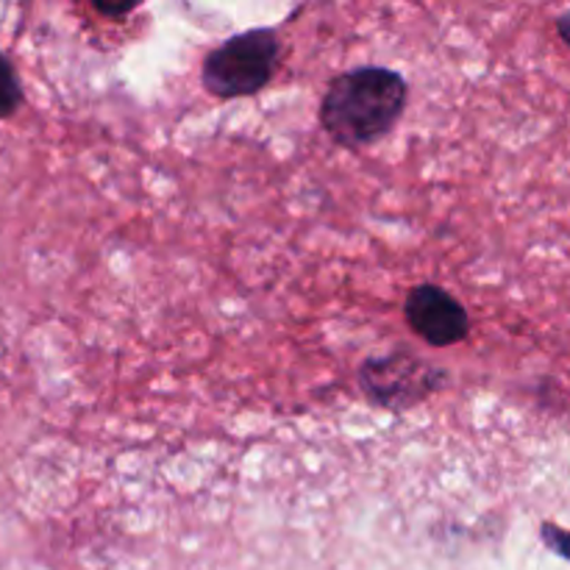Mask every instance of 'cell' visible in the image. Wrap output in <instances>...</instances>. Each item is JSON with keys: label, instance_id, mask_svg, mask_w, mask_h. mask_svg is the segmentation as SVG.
Masks as SVG:
<instances>
[{"label": "cell", "instance_id": "6da1fadb", "mask_svg": "<svg viewBox=\"0 0 570 570\" xmlns=\"http://www.w3.org/2000/svg\"><path fill=\"white\" fill-rule=\"evenodd\" d=\"M406 106V81L387 67L340 72L321 100V126L340 148H367L393 131Z\"/></svg>", "mask_w": 570, "mask_h": 570}, {"label": "cell", "instance_id": "8992f818", "mask_svg": "<svg viewBox=\"0 0 570 570\" xmlns=\"http://www.w3.org/2000/svg\"><path fill=\"white\" fill-rule=\"evenodd\" d=\"M540 538H543L546 549H551L554 554H560L562 560L570 562V532L568 529L554 527V523H543V527H540Z\"/></svg>", "mask_w": 570, "mask_h": 570}, {"label": "cell", "instance_id": "7a4b0ae2", "mask_svg": "<svg viewBox=\"0 0 570 570\" xmlns=\"http://www.w3.org/2000/svg\"><path fill=\"white\" fill-rule=\"evenodd\" d=\"M278 59H282L278 33L273 28H254L226 39L206 53L200 83L215 98H248L273 81Z\"/></svg>", "mask_w": 570, "mask_h": 570}, {"label": "cell", "instance_id": "5b68a950", "mask_svg": "<svg viewBox=\"0 0 570 570\" xmlns=\"http://www.w3.org/2000/svg\"><path fill=\"white\" fill-rule=\"evenodd\" d=\"M22 106V83L17 78L14 65L0 50V120H9Z\"/></svg>", "mask_w": 570, "mask_h": 570}, {"label": "cell", "instance_id": "277c9868", "mask_svg": "<svg viewBox=\"0 0 570 570\" xmlns=\"http://www.w3.org/2000/svg\"><path fill=\"white\" fill-rule=\"evenodd\" d=\"M406 323L423 343L434 348H449V345L462 343L471 332V317L465 306L438 284H417L406 295Z\"/></svg>", "mask_w": 570, "mask_h": 570}, {"label": "cell", "instance_id": "3957f363", "mask_svg": "<svg viewBox=\"0 0 570 570\" xmlns=\"http://www.w3.org/2000/svg\"><path fill=\"white\" fill-rule=\"evenodd\" d=\"M445 382V373L440 367L429 365L412 351L382 356V360H367L360 367V387L373 404L387 406V410H410L421 404L429 395L438 393Z\"/></svg>", "mask_w": 570, "mask_h": 570}, {"label": "cell", "instance_id": "52a82bcc", "mask_svg": "<svg viewBox=\"0 0 570 570\" xmlns=\"http://www.w3.org/2000/svg\"><path fill=\"white\" fill-rule=\"evenodd\" d=\"M92 9L98 11V14H106V17H122V14H128V11H131V9H137V6H128V3H122V6L92 3Z\"/></svg>", "mask_w": 570, "mask_h": 570}, {"label": "cell", "instance_id": "ba28073f", "mask_svg": "<svg viewBox=\"0 0 570 570\" xmlns=\"http://www.w3.org/2000/svg\"><path fill=\"white\" fill-rule=\"evenodd\" d=\"M557 33H560V37H562V42L570 45V11H566V14H562L560 20H557Z\"/></svg>", "mask_w": 570, "mask_h": 570}]
</instances>
